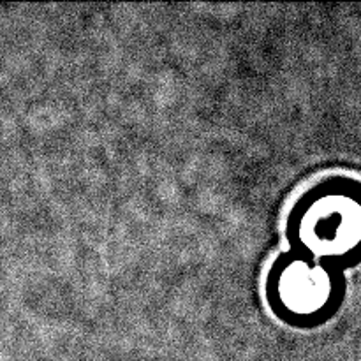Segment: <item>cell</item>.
I'll return each instance as SVG.
<instances>
[{"instance_id":"6da1fadb","label":"cell","mask_w":361,"mask_h":361,"mask_svg":"<svg viewBox=\"0 0 361 361\" xmlns=\"http://www.w3.org/2000/svg\"><path fill=\"white\" fill-rule=\"evenodd\" d=\"M286 284L281 289H284L288 295H291V302L288 307L295 309V307H307L316 305L319 307V282H324L319 271H312L307 267H291L286 275Z\"/></svg>"}]
</instances>
